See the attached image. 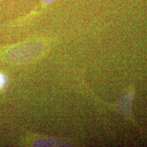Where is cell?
I'll return each instance as SVG.
<instances>
[{"label": "cell", "mask_w": 147, "mask_h": 147, "mask_svg": "<svg viewBox=\"0 0 147 147\" xmlns=\"http://www.w3.org/2000/svg\"><path fill=\"white\" fill-rule=\"evenodd\" d=\"M6 81L7 79L5 75L0 73V88H1L5 85V84L6 83Z\"/></svg>", "instance_id": "cell-2"}, {"label": "cell", "mask_w": 147, "mask_h": 147, "mask_svg": "<svg viewBox=\"0 0 147 147\" xmlns=\"http://www.w3.org/2000/svg\"><path fill=\"white\" fill-rule=\"evenodd\" d=\"M54 1L55 0H42V2L40 3V10L38 11L37 13L40 12V10H42L44 8H45L46 6H47L48 5L50 4V3H51Z\"/></svg>", "instance_id": "cell-1"}]
</instances>
